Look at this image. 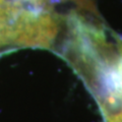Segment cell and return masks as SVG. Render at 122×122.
Wrapping results in <instances>:
<instances>
[{
  "label": "cell",
  "mask_w": 122,
  "mask_h": 122,
  "mask_svg": "<svg viewBox=\"0 0 122 122\" xmlns=\"http://www.w3.org/2000/svg\"><path fill=\"white\" fill-rule=\"evenodd\" d=\"M37 15L38 12L0 0V46L9 43L28 45Z\"/></svg>",
  "instance_id": "obj_1"
}]
</instances>
